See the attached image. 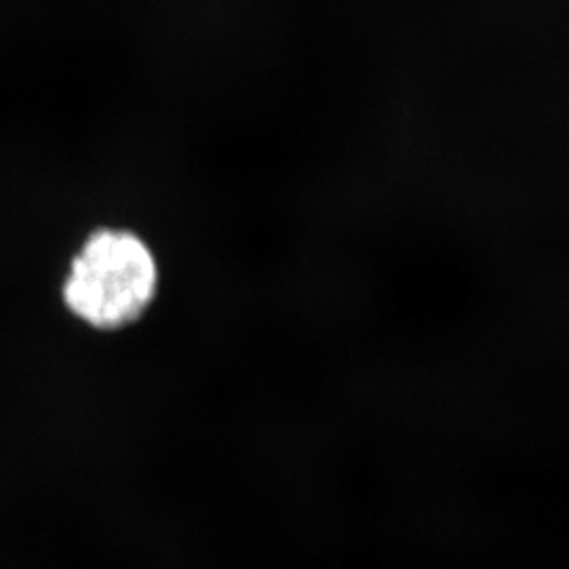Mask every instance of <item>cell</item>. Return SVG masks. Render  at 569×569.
<instances>
[{
	"label": "cell",
	"instance_id": "obj_1",
	"mask_svg": "<svg viewBox=\"0 0 569 569\" xmlns=\"http://www.w3.org/2000/svg\"><path fill=\"white\" fill-rule=\"evenodd\" d=\"M161 289L154 249L129 228L100 226L82 239L61 279L60 300L82 327L117 333L138 326Z\"/></svg>",
	"mask_w": 569,
	"mask_h": 569
}]
</instances>
